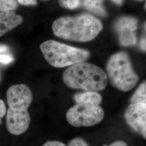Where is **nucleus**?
I'll use <instances>...</instances> for the list:
<instances>
[{"instance_id":"1","label":"nucleus","mask_w":146,"mask_h":146,"mask_svg":"<svg viewBox=\"0 0 146 146\" xmlns=\"http://www.w3.org/2000/svg\"><path fill=\"white\" fill-rule=\"evenodd\" d=\"M8 108L6 111V125L13 135H20L25 133L31 123L28 109L31 106L33 95L30 88L25 84L11 86L7 92Z\"/></svg>"},{"instance_id":"2","label":"nucleus","mask_w":146,"mask_h":146,"mask_svg":"<svg viewBox=\"0 0 146 146\" xmlns=\"http://www.w3.org/2000/svg\"><path fill=\"white\" fill-rule=\"evenodd\" d=\"M102 27L99 19L89 14L61 17L54 21L52 25V31L56 36L82 42L94 40Z\"/></svg>"},{"instance_id":"3","label":"nucleus","mask_w":146,"mask_h":146,"mask_svg":"<svg viewBox=\"0 0 146 146\" xmlns=\"http://www.w3.org/2000/svg\"><path fill=\"white\" fill-rule=\"evenodd\" d=\"M62 79L69 87L86 92L103 90L108 84L106 73L102 68L84 62L69 66L63 73Z\"/></svg>"},{"instance_id":"4","label":"nucleus","mask_w":146,"mask_h":146,"mask_svg":"<svg viewBox=\"0 0 146 146\" xmlns=\"http://www.w3.org/2000/svg\"><path fill=\"white\" fill-rule=\"evenodd\" d=\"M106 75L111 85L122 92L135 87L139 76L133 67L127 52H116L110 57L106 64Z\"/></svg>"},{"instance_id":"5","label":"nucleus","mask_w":146,"mask_h":146,"mask_svg":"<svg viewBox=\"0 0 146 146\" xmlns=\"http://www.w3.org/2000/svg\"><path fill=\"white\" fill-rule=\"evenodd\" d=\"M40 48L47 62L55 68H64L84 62L90 54L87 50L52 40L43 42Z\"/></svg>"},{"instance_id":"6","label":"nucleus","mask_w":146,"mask_h":146,"mask_svg":"<svg viewBox=\"0 0 146 146\" xmlns=\"http://www.w3.org/2000/svg\"><path fill=\"white\" fill-rule=\"evenodd\" d=\"M104 117V110L100 106L76 104L66 113L68 123L75 127L97 125L103 120Z\"/></svg>"},{"instance_id":"7","label":"nucleus","mask_w":146,"mask_h":146,"mask_svg":"<svg viewBox=\"0 0 146 146\" xmlns=\"http://www.w3.org/2000/svg\"><path fill=\"white\" fill-rule=\"evenodd\" d=\"M137 28V20L133 16H123L115 22L114 29L117 33L119 41L122 46H131L136 44L135 31Z\"/></svg>"},{"instance_id":"8","label":"nucleus","mask_w":146,"mask_h":146,"mask_svg":"<svg viewBox=\"0 0 146 146\" xmlns=\"http://www.w3.org/2000/svg\"><path fill=\"white\" fill-rule=\"evenodd\" d=\"M125 119L131 128L146 138V104H131L125 112Z\"/></svg>"},{"instance_id":"9","label":"nucleus","mask_w":146,"mask_h":146,"mask_svg":"<svg viewBox=\"0 0 146 146\" xmlns=\"http://www.w3.org/2000/svg\"><path fill=\"white\" fill-rule=\"evenodd\" d=\"M23 18L14 11L0 12V37L21 24Z\"/></svg>"},{"instance_id":"10","label":"nucleus","mask_w":146,"mask_h":146,"mask_svg":"<svg viewBox=\"0 0 146 146\" xmlns=\"http://www.w3.org/2000/svg\"><path fill=\"white\" fill-rule=\"evenodd\" d=\"M74 100L77 104L100 106L102 102V96L96 92H84L75 94Z\"/></svg>"},{"instance_id":"11","label":"nucleus","mask_w":146,"mask_h":146,"mask_svg":"<svg viewBox=\"0 0 146 146\" xmlns=\"http://www.w3.org/2000/svg\"><path fill=\"white\" fill-rule=\"evenodd\" d=\"M104 0H84V7L96 15L104 17L107 11L104 6Z\"/></svg>"},{"instance_id":"12","label":"nucleus","mask_w":146,"mask_h":146,"mask_svg":"<svg viewBox=\"0 0 146 146\" xmlns=\"http://www.w3.org/2000/svg\"><path fill=\"white\" fill-rule=\"evenodd\" d=\"M131 104H146V81L142 82L132 95Z\"/></svg>"},{"instance_id":"13","label":"nucleus","mask_w":146,"mask_h":146,"mask_svg":"<svg viewBox=\"0 0 146 146\" xmlns=\"http://www.w3.org/2000/svg\"><path fill=\"white\" fill-rule=\"evenodd\" d=\"M18 7L16 0H0V11H14Z\"/></svg>"},{"instance_id":"14","label":"nucleus","mask_w":146,"mask_h":146,"mask_svg":"<svg viewBox=\"0 0 146 146\" xmlns=\"http://www.w3.org/2000/svg\"><path fill=\"white\" fill-rule=\"evenodd\" d=\"M59 3L63 8L75 9L82 5V0H59Z\"/></svg>"},{"instance_id":"15","label":"nucleus","mask_w":146,"mask_h":146,"mask_svg":"<svg viewBox=\"0 0 146 146\" xmlns=\"http://www.w3.org/2000/svg\"><path fill=\"white\" fill-rule=\"evenodd\" d=\"M13 61L14 58L11 52L0 54V64L5 65L8 64Z\"/></svg>"},{"instance_id":"16","label":"nucleus","mask_w":146,"mask_h":146,"mask_svg":"<svg viewBox=\"0 0 146 146\" xmlns=\"http://www.w3.org/2000/svg\"><path fill=\"white\" fill-rule=\"evenodd\" d=\"M68 146H89V145L83 139L76 137L69 142Z\"/></svg>"},{"instance_id":"17","label":"nucleus","mask_w":146,"mask_h":146,"mask_svg":"<svg viewBox=\"0 0 146 146\" xmlns=\"http://www.w3.org/2000/svg\"><path fill=\"white\" fill-rule=\"evenodd\" d=\"M7 108L3 100H0V125L2 124V119L5 116Z\"/></svg>"},{"instance_id":"18","label":"nucleus","mask_w":146,"mask_h":146,"mask_svg":"<svg viewBox=\"0 0 146 146\" xmlns=\"http://www.w3.org/2000/svg\"><path fill=\"white\" fill-rule=\"evenodd\" d=\"M17 2L23 5H36L37 2L36 0H16Z\"/></svg>"},{"instance_id":"19","label":"nucleus","mask_w":146,"mask_h":146,"mask_svg":"<svg viewBox=\"0 0 146 146\" xmlns=\"http://www.w3.org/2000/svg\"><path fill=\"white\" fill-rule=\"evenodd\" d=\"M42 146H66V145L60 141H48Z\"/></svg>"},{"instance_id":"20","label":"nucleus","mask_w":146,"mask_h":146,"mask_svg":"<svg viewBox=\"0 0 146 146\" xmlns=\"http://www.w3.org/2000/svg\"><path fill=\"white\" fill-rule=\"evenodd\" d=\"M10 52V50L9 47L5 44H0V54L9 53Z\"/></svg>"},{"instance_id":"21","label":"nucleus","mask_w":146,"mask_h":146,"mask_svg":"<svg viewBox=\"0 0 146 146\" xmlns=\"http://www.w3.org/2000/svg\"><path fill=\"white\" fill-rule=\"evenodd\" d=\"M103 146H128L127 144L125 143V142L123 141H121V140H119V141H114V142L111 143L110 145H104Z\"/></svg>"},{"instance_id":"22","label":"nucleus","mask_w":146,"mask_h":146,"mask_svg":"<svg viewBox=\"0 0 146 146\" xmlns=\"http://www.w3.org/2000/svg\"><path fill=\"white\" fill-rule=\"evenodd\" d=\"M146 37H144L143 38H142V39L141 40V42H140V47L141 48V50L143 51H146Z\"/></svg>"},{"instance_id":"23","label":"nucleus","mask_w":146,"mask_h":146,"mask_svg":"<svg viewBox=\"0 0 146 146\" xmlns=\"http://www.w3.org/2000/svg\"><path fill=\"white\" fill-rule=\"evenodd\" d=\"M111 1L117 5H121L123 3V0H111Z\"/></svg>"},{"instance_id":"24","label":"nucleus","mask_w":146,"mask_h":146,"mask_svg":"<svg viewBox=\"0 0 146 146\" xmlns=\"http://www.w3.org/2000/svg\"><path fill=\"white\" fill-rule=\"evenodd\" d=\"M136 1H145V0H136Z\"/></svg>"}]
</instances>
